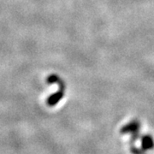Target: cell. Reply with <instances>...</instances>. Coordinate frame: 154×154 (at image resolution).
<instances>
[{"mask_svg":"<svg viewBox=\"0 0 154 154\" xmlns=\"http://www.w3.org/2000/svg\"><path fill=\"white\" fill-rule=\"evenodd\" d=\"M46 82L49 84H57L59 86L58 91L56 94L51 95L46 100V104L49 106H55L61 99L63 98L65 91V84L57 75H51L46 78Z\"/></svg>","mask_w":154,"mask_h":154,"instance_id":"1","label":"cell"},{"mask_svg":"<svg viewBox=\"0 0 154 154\" xmlns=\"http://www.w3.org/2000/svg\"><path fill=\"white\" fill-rule=\"evenodd\" d=\"M140 122L137 120H134L122 128L121 134H131V145H134L135 141L140 139L141 136L140 134Z\"/></svg>","mask_w":154,"mask_h":154,"instance_id":"2","label":"cell"},{"mask_svg":"<svg viewBox=\"0 0 154 154\" xmlns=\"http://www.w3.org/2000/svg\"><path fill=\"white\" fill-rule=\"evenodd\" d=\"M141 148L146 152H149L154 149V139L150 134H144L140 136Z\"/></svg>","mask_w":154,"mask_h":154,"instance_id":"3","label":"cell"},{"mask_svg":"<svg viewBox=\"0 0 154 154\" xmlns=\"http://www.w3.org/2000/svg\"><path fill=\"white\" fill-rule=\"evenodd\" d=\"M131 152L133 154H146V151H144L143 149L141 148H139V147H136L134 145H132V146H131Z\"/></svg>","mask_w":154,"mask_h":154,"instance_id":"4","label":"cell"}]
</instances>
